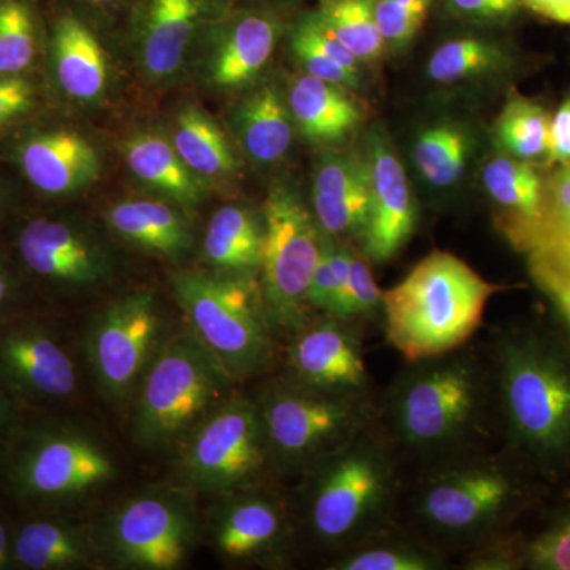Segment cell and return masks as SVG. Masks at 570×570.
I'll use <instances>...</instances> for the list:
<instances>
[{
  "label": "cell",
  "instance_id": "6da1fadb",
  "mask_svg": "<svg viewBox=\"0 0 570 570\" xmlns=\"http://www.w3.org/2000/svg\"><path fill=\"white\" fill-rule=\"evenodd\" d=\"M499 448L551 493L570 490V335L557 318L499 326L485 344Z\"/></svg>",
  "mask_w": 570,
  "mask_h": 570
},
{
  "label": "cell",
  "instance_id": "7a4b0ae2",
  "mask_svg": "<svg viewBox=\"0 0 570 570\" xmlns=\"http://www.w3.org/2000/svg\"><path fill=\"white\" fill-rule=\"evenodd\" d=\"M376 428L406 474L499 448L485 348L466 344L407 363L377 397Z\"/></svg>",
  "mask_w": 570,
  "mask_h": 570
},
{
  "label": "cell",
  "instance_id": "3957f363",
  "mask_svg": "<svg viewBox=\"0 0 570 570\" xmlns=\"http://www.w3.org/2000/svg\"><path fill=\"white\" fill-rule=\"evenodd\" d=\"M551 494L494 448L409 472L397 523L453 557L520 530Z\"/></svg>",
  "mask_w": 570,
  "mask_h": 570
},
{
  "label": "cell",
  "instance_id": "277c9868",
  "mask_svg": "<svg viewBox=\"0 0 570 570\" xmlns=\"http://www.w3.org/2000/svg\"><path fill=\"white\" fill-rule=\"evenodd\" d=\"M306 474L307 532L333 560L397 523L406 471L376 423Z\"/></svg>",
  "mask_w": 570,
  "mask_h": 570
},
{
  "label": "cell",
  "instance_id": "5b68a950",
  "mask_svg": "<svg viewBox=\"0 0 570 570\" xmlns=\"http://www.w3.org/2000/svg\"><path fill=\"white\" fill-rule=\"evenodd\" d=\"M505 285L483 279L456 255L433 250L401 283L382 292V326L407 363L466 346L491 296Z\"/></svg>",
  "mask_w": 570,
  "mask_h": 570
},
{
  "label": "cell",
  "instance_id": "8992f818",
  "mask_svg": "<svg viewBox=\"0 0 570 570\" xmlns=\"http://www.w3.org/2000/svg\"><path fill=\"white\" fill-rule=\"evenodd\" d=\"M175 294L193 333L232 377L262 373L273 360V326L249 277L184 273Z\"/></svg>",
  "mask_w": 570,
  "mask_h": 570
},
{
  "label": "cell",
  "instance_id": "52a82bcc",
  "mask_svg": "<svg viewBox=\"0 0 570 570\" xmlns=\"http://www.w3.org/2000/svg\"><path fill=\"white\" fill-rule=\"evenodd\" d=\"M257 403L275 466L288 471H309L376 423L377 400L330 395L288 377Z\"/></svg>",
  "mask_w": 570,
  "mask_h": 570
},
{
  "label": "cell",
  "instance_id": "ba28073f",
  "mask_svg": "<svg viewBox=\"0 0 570 570\" xmlns=\"http://www.w3.org/2000/svg\"><path fill=\"white\" fill-rule=\"evenodd\" d=\"M230 379L193 332L171 337L142 376L135 438L148 448L174 441L219 400Z\"/></svg>",
  "mask_w": 570,
  "mask_h": 570
},
{
  "label": "cell",
  "instance_id": "9c48e42d",
  "mask_svg": "<svg viewBox=\"0 0 570 570\" xmlns=\"http://www.w3.org/2000/svg\"><path fill=\"white\" fill-rule=\"evenodd\" d=\"M262 295L273 330L294 335L309 318L307 291L322 253L324 234L292 190L275 187L264 208Z\"/></svg>",
  "mask_w": 570,
  "mask_h": 570
},
{
  "label": "cell",
  "instance_id": "30bf717a",
  "mask_svg": "<svg viewBox=\"0 0 570 570\" xmlns=\"http://www.w3.org/2000/svg\"><path fill=\"white\" fill-rule=\"evenodd\" d=\"M275 466L257 401L238 397L195 431L184 455L187 478L202 490L250 489Z\"/></svg>",
  "mask_w": 570,
  "mask_h": 570
},
{
  "label": "cell",
  "instance_id": "8fae6325",
  "mask_svg": "<svg viewBox=\"0 0 570 570\" xmlns=\"http://www.w3.org/2000/svg\"><path fill=\"white\" fill-rule=\"evenodd\" d=\"M288 379L330 395L377 400L363 351V325L324 314L295 332Z\"/></svg>",
  "mask_w": 570,
  "mask_h": 570
},
{
  "label": "cell",
  "instance_id": "7c38bea8",
  "mask_svg": "<svg viewBox=\"0 0 570 570\" xmlns=\"http://www.w3.org/2000/svg\"><path fill=\"white\" fill-rule=\"evenodd\" d=\"M159 330V311L149 292L112 303L94 322L89 355L97 382L110 400L129 396L145 376Z\"/></svg>",
  "mask_w": 570,
  "mask_h": 570
},
{
  "label": "cell",
  "instance_id": "4fadbf2b",
  "mask_svg": "<svg viewBox=\"0 0 570 570\" xmlns=\"http://www.w3.org/2000/svg\"><path fill=\"white\" fill-rule=\"evenodd\" d=\"M365 159L370 168L371 212L358 246L373 264H387L411 242L419 208L395 146L382 124L371 127Z\"/></svg>",
  "mask_w": 570,
  "mask_h": 570
},
{
  "label": "cell",
  "instance_id": "5bb4252c",
  "mask_svg": "<svg viewBox=\"0 0 570 570\" xmlns=\"http://www.w3.org/2000/svg\"><path fill=\"white\" fill-rule=\"evenodd\" d=\"M194 523L187 510L164 497H142L124 505L110 524L112 553L138 569H176L184 561Z\"/></svg>",
  "mask_w": 570,
  "mask_h": 570
},
{
  "label": "cell",
  "instance_id": "9a60e30c",
  "mask_svg": "<svg viewBox=\"0 0 570 570\" xmlns=\"http://www.w3.org/2000/svg\"><path fill=\"white\" fill-rule=\"evenodd\" d=\"M494 225L513 249L530 254L547 239V178L534 164L499 153L482 168Z\"/></svg>",
  "mask_w": 570,
  "mask_h": 570
},
{
  "label": "cell",
  "instance_id": "2e32d148",
  "mask_svg": "<svg viewBox=\"0 0 570 570\" xmlns=\"http://www.w3.org/2000/svg\"><path fill=\"white\" fill-rule=\"evenodd\" d=\"M115 478V463L92 439L56 434L41 439L22 460L20 479L29 493L73 497Z\"/></svg>",
  "mask_w": 570,
  "mask_h": 570
},
{
  "label": "cell",
  "instance_id": "e0dca14e",
  "mask_svg": "<svg viewBox=\"0 0 570 570\" xmlns=\"http://www.w3.org/2000/svg\"><path fill=\"white\" fill-rule=\"evenodd\" d=\"M313 209L322 234L358 245L371 212L365 156L330 151L321 157L314 171Z\"/></svg>",
  "mask_w": 570,
  "mask_h": 570
},
{
  "label": "cell",
  "instance_id": "ac0fdd59",
  "mask_svg": "<svg viewBox=\"0 0 570 570\" xmlns=\"http://www.w3.org/2000/svg\"><path fill=\"white\" fill-rule=\"evenodd\" d=\"M232 0H137L134 21L140 32L142 62L154 78L174 75L195 33Z\"/></svg>",
  "mask_w": 570,
  "mask_h": 570
},
{
  "label": "cell",
  "instance_id": "d6986e66",
  "mask_svg": "<svg viewBox=\"0 0 570 570\" xmlns=\"http://www.w3.org/2000/svg\"><path fill=\"white\" fill-rule=\"evenodd\" d=\"M22 261L36 275L73 285L104 279L108 258L88 235L66 223L32 220L18 239Z\"/></svg>",
  "mask_w": 570,
  "mask_h": 570
},
{
  "label": "cell",
  "instance_id": "ffe728a7",
  "mask_svg": "<svg viewBox=\"0 0 570 570\" xmlns=\"http://www.w3.org/2000/svg\"><path fill=\"white\" fill-rule=\"evenodd\" d=\"M279 11L243 6L220 14L219 47L213 63V80L234 88L254 80L269 58L283 31Z\"/></svg>",
  "mask_w": 570,
  "mask_h": 570
},
{
  "label": "cell",
  "instance_id": "44dd1931",
  "mask_svg": "<svg viewBox=\"0 0 570 570\" xmlns=\"http://www.w3.org/2000/svg\"><path fill=\"white\" fill-rule=\"evenodd\" d=\"M0 366L17 387L32 395L66 397L77 389V371L61 344L39 330H18L0 343Z\"/></svg>",
  "mask_w": 570,
  "mask_h": 570
},
{
  "label": "cell",
  "instance_id": "7402d4cb",
  "mask_svg": "<svg viewBox=\"0 0 570 570\" xmlns=\"http://www.w3.org/2000/svg\"><path fill=\"white\" fill-rule=\"evenodd\" d=\"M288 111L307 140L336 145L347 140L365 121L355 92L309 73L296 75L288 88Z\"/></svg>",
  "mask_w": 570,
  "mask_h": 570
},
{
  "label": "cell",
  "instance_id": "603a6c76",
  "mask_svg": "<svg viewBox=\"0 0 570 570\" xmlns=\"http://www.w3.org/2000/svg\"><path fill=\"white\" fill-rule=\"evenodd\" d=\"M519 52L489 29H478L442 41L426 62L428 80L439 86H466L512 73Z\"/></svg>",
  "mask_w": 570,
  "mask_h": 570
},
{
  "label": "cell",
  "instance_id": "cb8c5ba5",
  "mask_svg": "<svg viewBox=\"0 0 570 570\" xmlns=\"http://www.w3.org/2000/svg\"><path fill=\"white\" fill-rule=\"evenodd\" d=\"M29 181L41 193H73L96 179L100 163L91 142L75 132H55L33 138L21 153Z\"/></svg>",
  "mask_w": 570,
  "mask_h": 570
},
{
  "label": "cell",
  "instance_id": "d4e9b609",
  "mask_svg": "<svg viewBox=\"0 0 570 570\" xmlns=\"http://www.w3.org/2000/svg\"><path fill=\"white\" fill-rule=\"evenodd\" d=\"M285 534V512L268 494L245 493L224 510L217 546L225 557L249 560L269 553Z\"/></svg>",
  "mask_w": 570,
  "mask_h": 570
},
{
  "label": "cell",
  "instance_id": "484cf974",
  "mask_svg": "<svg viewBox=\"0 0 570 570\" xmlns=\"http://www.w3.org/2000/svg\"><path fill=\"white\" fill-rule=\"evenodd\" d=\"M478 140L466 124L456 119H438L420 129L412 142L415 170L434 190L455 189L468 175Z\"/></svg>",
  "mask_w": 570,
  "mask_h": 570
},
{
  "label": "cell",
  "instance_id": "4316f807",
  "mask_svg": "<svg viewBox=\"0 0 570 570\" xmlns=\"http://www.w3.org/2000/svg\"><path fill=\"white\" fill-rule=\"evenodd\" d=\"M452 557L403 524L379 532L335 558L332 570H444Z\"/></svg>",
  "mask_w": 570,
  "mask_h": 570
},
{
  "label": "cell",
  "instance_id": "83f0119b",
  "mask_svg": "<svg viewBox=\"0 0 570 570\" xmlns=\"http://www.w3.org/2000/svg\"><path fill=\"white\" fill-rule=\"evenodd\" d=\"M55 51L63 91L80 100L96 99L102 94L107 82L104 50L77 14L63 13L55 21Z\"/></svg>",
  "mask_w": 570,
  "mask_h": 570
},
{
  "label": "cell",
  "instance_id": "f1b7e54d",
  "mask_svg": "<svg viewBox=\"0 0 570 570\" xmlns=\"http://www.w3.org/2000/svg\"><path fill=\"white\" fill-rule=\"evenodd\" d=\"M295 58L305 73L333 82L348 91L362 88V63L326 31L316 10L302 11L288 29Z\"/></svg>",
  "mask_w": 570,
  "mask_h": 570
},
{
  "label": "cell",
  "instance_id": "f546056e",
  "mask_svg": "<svg viewBox=\"0 0 570 570\" xmlns=\"http://www.w3.org/2000/svg\"><path fill=\"white\" fill-rule=\"evenodd\" d=\"M264 227L242 206H223L213 214L205 254L216 268L247 275L261 268Z\"/></svg>",
  "mask_w": 570,
  "mask_h": 570
},
{
  "label": "cell",
  "instance_id": "4dcf8cb0",
  "mask_svg": "<svg viewBox=\"0 0 570 570\" xmlns=\"http://www.w3.org/2000/svg\"><path fill=\"white\" fill-rule=\"evenodd\" d=\"M291 116L283 97L272 86L258 89L243 104L239 138L255 163L275 164L287 154L294 140Z\"/></svg>",
  "mask_w": 570,
  "mask_h": 570
},
{
  "label": "cell",
  "instance_id": "1f68e13d",
  "mask_svg": "<svg viewBox=\"0 0 570 570\" xmlns=\"http://www.w3.org/2000/svg\"><path fill=\"white\" fill-rule=\"evenodd\" d=\"M527 570H570V490L551 494L519 530Z\"/></svg>",
  "mask_w": 570,
  "mask_h": 570
},
{
  "label": "cell",
  "instance_id": "d6a6232c",
  "mask_svg": "<svg viewBox=\"0 0 570 570\" xmlns=\"http://www.w3.org/2000/svg\"><path fill=\"white\" fill-rule=\"evenodd\" d=\"M108 220L116 234L145 249L178 255L190 246V235L181 217L163 202H121L112 206Z\"/></svg>",
  "mask_w": 570,
  "mask_h": 570
},
{
  "label": "cell",
  "instance_id": "836d02e7",
  "mask_svg": "<svg viewBox=\"0 0 570 570\" xmlns=\"http://www.w3.org/2000/svg\"><path fill=\"white\" fill-rule=\"evenodd\" d=\"M127 164L132 174L149 186L163 190L183 204H195L202 186L183 163L175 146L156 135H137L126 146Z\"/></svg>",
  "mask_w": 570,
  "mask_h": 570
},
{
  "label": "cell",
  "instance_id": "e575fe53",
  "mask_svg": "<svg viewBox=\"0 0 570 570\" xmlns=\"http://www.w3.org/2000/svg\"><path fill=\"white\" fill-rule=\"evenodd\" d=\"M550 119L546 105L521 94H510L493 127L499 151L523 163L546 160Z\"/></svg>",
  "mask_w": 570,
  "mask_h": 570
},
{
  "label": "cell",
  "instance_id": "d590c367",
  "mask_svg": "<svg viewBox=\"0 0 570 570\" xmlns=\"http://www.w3.org/2000/svg\"><path fill=\"white\" fill-rule=\"evenodd\" d=\"M316 13L337 43L362 63H376L387 48L377 28L374 0H317Z\"/></svg>",
  "mask_w": 570,
  "mask_h": 570
},
{
  "label": "cell",
  "instance_id": "8d00e7d4",
  "mask_svg": "<svg viewBox=\"0 0 570 570\" xmlns=\"http://www.w3.org/2000/svg\"><path fill=\"white\" fill-rule=\"evenodd\" d=\"M14 557L29 569L75 568L88 562V543L80 532L67 524L33 521L18 535Z\"/></svg>",
  "mask_w": 570,
  "mask_h": 570
},
{
  "label": "cell",
  "instance_id": "74e56055",
  "mask_svg": "<svg viewBox=\"0 0 570 570\" xmlns=\"http://www.w3.org/2000/svg\"><path fill=\"white\" fill-rule=\"evenodd\" d=\"M174 146L194 174L217 178L236 170L234 153L219 127L193 108L179 116Z\"/></svg>",
  "mask_w": 570,
  "mask_h": 570
},
{
  "label": "cell",
  "instance_id": "f35d334b",
  "mask_svg": "<svg viewBox=\"0 0 570 570\" xmlns=\"http://www.w3.org/2000/svg\"><path fill=\"white\" fill-rule=\"evenodd\" d=\"M36 55V13L29 0H0V75L28 69Z\"/></svg>",
  "mask_w": 570,
  "mask_h": 570
},
{
  "label": "cell",
  "instance_id": "ab89813d",
  "mask_svg": "<svg viewBox=\"0 0 570 570\" xmlns=\"http://www.w3.org/2000/svg\"><path fill=\"white\" fill-rule=\"evenodd\" d=\"M527 255L531 279L570 335V243H549Z\"/></svg>",
  "mask_w": 570,
  "mask_h": 570
},
{
  "label": "cell",
  "instance_id": "60d3db41",
  "mask_svg": "<svg viewBox=\"0 0 570 570\" xmlns=\"http://www.w3.org/2000/svg\"><path fill=\"white\" fill-rule=\"evenodd\" d=\"M436 0H374L379 31L389 52L406 51Z\"/></svg>",
  "mask_w": 570,
  "mask_h": 570
},
{
  "label": "cell",
  "instance_id": "b9f144b4",
  "mask_svg": "<svg viewBox=\"0 0 570 570\" xmlns=\"http://www.w3.org/2000/svg\"><path fill=\"white\" fill-rule=\"evenodd\" d=\"M439 9L449 20L474 29H504L520 20L521 0H436Z\"/></svg>",
  "mask_w": 570,
  "mask_h": 570
},
{
  "label": "cell",
  "instance_id": "7bdbcfd3",
  "mask_svg": "<svg viewBox=\"0 0 570 570\" xmlns=\"http://www.w3.org/2000/svg\"><path fill=\"white\" fill-rule=\"evenodd\" d=\"M344 318L358 324L382 322V291H379L370 261L358 246L352 245L351 273Z\"/></svg>",
  "mask_w": 570,
  "mask_h": 570
},
{
  "label": "cell",
  "instance_id": "ee69618b",
  "mask_svg": "<svg viewBox=\"0 0 570 570\" xmlns=\"http://www.w3.org/2000/svg\"><path fill=\"white\" fill-rule=\"evenodd\" d=\"M549 243H570V163L558 165L547 178V239L543 245Z\"/></svg>",
  "mask_w": 570,
  "mask_h": 570
},
{
  "label": "cell",
  "instance_id": "f6af8a7d",
  "mask_svg": "<svg viewBox=\"0 0 570 570\" xmlns=\"http://www.w3.org/2000/svg\"><path fill=\"white\" fill-rule=\"evenodd\" d=\"M307 305L311 309L321 311L328 316H336L337 307V281L335 268L330 255L328 236L324 235L322 242L321 258L311 279L307 291Z\"/></svg>",
  "mask_w": 570,
  "mask_h": 570
},
{
  "label": "cell",
  "instance_id": "bcb514c9",
  "mask_svg": "<svg viewBox=\"0 0 570 570\" xmlns=\"http://www.w3.org/2000/svg\"><path fill=\"white\" fill-rule=\"evenodd\" d=\"M570 163V91L551 115L549 134V153L546 164L549 167Z\"/></svg>",
  "mask_w": 570,
  "mask_h": 570
},
{
  "label": "cell",
  "instance_id": "7dc6e473",
  "mask_svg": "<svg viewBox=\"0 0 570 570\" xmlns=\"http://www.w3.org/2000/svg\"><path fill=\"white\" fill-rule=\"evenodd\" d=\"M32 105V89L20 78L0 75V127L28 111Z\"/></svg>",
  "mask_w": 570,
  "mask_h": 570
},
{
  "label": "cell",
  "instance_id": "c3c4849f",
  "mask_svg": "<svg viewBox=\"0 0 570 570\" xmlns=\"http://www.w3.org/2000/svg\"><path fill=\"white\" fill-rule=\"evenodd\" d=\"M527 13L542 20L570 26V0H521Z\"/></svg>",
  "mask_w": 570,
  "mask_h": 570
},
{
  "label": "cell",
  "instance_id": "681fc988",
  "mask_svg": "<svg viewBox=\"0 0 570 570\" xmlns=\"http://www.w3.org/2000/svg\"><path fill=\"white\" fill-rule=\"evenodd\" d=\"M246 6L266 7V9H273L279 11L281 7L291 6L296 3L298 0H245Z\"/></svg>",
  "mask_w": 570,
  "mask_h": 570
},
{
  "label": "cell",
  "instance_id": "f907efd6",
  "mask_svg": "<svg viewBox=\"0 0 570 570\" xmlns=\"http://www.w3.org/2000/svg\"><path fill=\"white\" fill-rule=\"evenodd\" d=\"M82 2L92 7H112L119 6V3L129 2V0H82Z\"/></svg>",
  "mask_w": 570,
  "mask_h": 570
},
{
  "label": "cell",
  "instance_id": "816d5d0a",
  "mask_svg": "<svg viewBox=\"0 0 570 570\" xmlns=\"http://www.w3.org/2000/svg\"><path fill=\"white\" fill-rule=\"evenodd\" d=\"M7 560V538L2 524H0V568L6 564Z\"/></svg>",
  "mask_w": 570,
  "mask_h": 570
},
{
  "label": "cell",
  "instance_id": "f5cc1de1",
  "mask_svg": "<svg viewBox=\"0 0 570 570\" xmlns=\"http://www.w3.org/2000/svg\"><path fill=\"white\" fill-rule=\"evenodd\" d=\"M9 295V284H7L6 276H3L2 269H0V305L7 299Z\"/></svg>",
  "mask_w": 570,
  "mask_h": 570
}]
</instances>
